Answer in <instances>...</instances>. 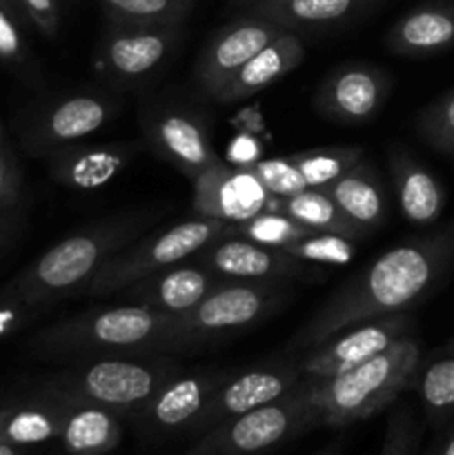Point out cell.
I'll list each match as a JSON object with an SVG mask.
<instances>
[{"mask_svg": "<svg viewBox=\"0 0 454 455\" xmlns=\"http://www.w3.org/2000/svg\"><path fill=\"white\" fill-rule=\"evenodd\" d=\"M454 274V218L430 234L396 244L356 271L294 333L288 349L310 351L336 333L412 311Z\"/></svg>", "mask_w": 454, "mask_h": 455, "instance_id": "obj_1", "label": "cell"}, {"mask_svg": "<svg viewBox=\"0 0 454 455\" xmlns=\"http://www.w3.org/2000/svg\"><path fill=\"white\" fill-rule=\"evenodd\" d=\"M158 216V209H138L74 231L20 271L4 293L9 300L29 311L47 309L56 302L85 293L98 271L116 253L141 238Z\"/></svg>", "mask_w": 454, "mask_h": 455, "instance_id": "obj_2", "label": "cell"}, {"mask_svg": "<svg viewBox=\"0 0 454 455\" xmlns=\"http://www.w3.org/2000/svg\"><path fill=\"white\" fill-rule=\"evenodd\" d=\"M31 351L56 363L147 358L178 354L172 315L141 305L93 307L49 324L31 338Z\"/></svg>", "mask_w": 454, "mask_h": 455, "instance_id": "obj_3", "label": "cell"}, {"mask_svg": "<svg viewBox=\"0 0 454 455\" xmlns=\"http://www.w3.org/2000/svg\"><path fill=\"white\" fill-rule=\"evenodd\" d=\"M418 363L421 345L409 333L350 371L312 380L310 398L319 425L343 429L381 413L412 387Z\"/></svg>", "mask_w": 454, "mask_h": 455, "instance_id": "obj_4", "label": "cell"}, {"mask_svg": "<svg viewBox=\"0 0 454 455\" xmlns=\"http://www.w3.org/2000/svg\"><path fill=\"white\" fill-rule=\"evenodd\" d=\"M182 369L160 358H98L67 364L43 389L71 404H93L134 420Z\"/></svg>", "mask_w": 454, "mask_h": 455, "instance_id": "obj_5", "label": "cell"}, {"mask_svg": "<svg viewBox=\"0 0 454 455\" xmlns=\"http://www.w3.org/2000/svg\"><path fill=\"white\" fill-rule=\"evenodd\" d=\"M225 235H234V222L212 220V218H191L165 231L141 235L98 271L92 284L85 289V296H116L145 275L190 260L200 249Z\"/></svg>", "mask_w": 454, "mask_h": 455, "instance_id": "obj_6", "label": "cell"}, {"mask_svg": "<svg viewBox=\"0 0 454 455\" xmlns=\"http://www.w3.org/2000/svg\"><path fill=\"white\" fill-rule=\"evenodd\" d=\"M310 391L312 380L303 378L283 398L230 418L199 435L185 455H256L316 429L320 425Z\"/></svg>", "mask_w": 454, "mask_h": 455, "instance_id": "obj_7", "label": "cell"}, {"mask_svg": "<svg viewBox=\"0 0 454 455\" xmlns=\"http://www.w3.org/2000/svg\"><path fill=\"white\" fill-rule=\"evenodd\" d=\"M292 300V291L276 283L225 280L199 305L172 315L178 351L194 349L227 333H239L270 318Z\"/></svg>", "mask_w": 454, "mask_h": 455, "instance_id": "obj_8", "label": "cell"}, {"mask_svg": "<svg viewBox=\"0 0 454 455\" xmlns=\"http://www.w3.org/2000/svg\"><path fill=\"white\" fill-rule=\"evenodd\" d=\"M185 25L105 22L93 49V69L120 92H136L156 78L176 53Z\"/></svg>", "mask_w": 454, "mask_h": 455, "instance_id": "obj_9", "label": "cell"}, {"mask_svg": "<svg viewBox=\"0 0 454 455\" xmlns=\"http://www.w3.org/2000/svg\"><path fill=\"white\" fill-rule=\"evenodd\" d=\"M141 132L147 149L196 180L223 163L212 145L207 116L181 100H151L141 111Z\"/></svg>", "mask_w": 454, "mask_h": 455, "instance_id": "obj_10", "label": "cell"}, {"mask_svg": "<svg viewBox=\"0 0 454 455\" xmlns=\"http://www.w3.org/2000/svg\"><path fill=\"white\" fill-rule=\"evenodd\" d=\"M120 100L102 89H76L49 100L25 133V145L34 154H52L61 147L92 138L116 118Z\"/></svg>", "mask_w": 454, "mask_h": 455, "instance_id": "obj_11", "label": "cell"}, {"mask_svg": "<svg viewBox=\"0 0 454 455\" xmlns=\"http://www.w3.org/2000/svg\"><path fill=\"white\" fill-rule=\"evenodd\" d=\"M231 371H196L174 376L132 420L145 443L194 435L200 416Z\"/></svg>", "mask_w": 454, "mask_h": 455, "instance_id": "obj_12", "label": "cell"}, {"mask_svg": "<svg viewBox=\"0 0 454 455\" xmlns=\"http://www.w3.org/2000/svg\"><path fill=\"white\" fill-rule=\"evenodd\" d=\"M283 31L267 18L243 12V16L221 27L200 49L194 62L196 87L214 100L216 93L234 78L236 71Z\"/></svg>", "mask_w": 454, "mask_h": 455, "instance_id": "obj_13", "label": "cell"}, {"mask_svg": "<svg viewBox=\"0 0 454 455\" xmlns=\"http://www.w3.org/2000/svg\"><path fill=\"white\" fill-rule=\"evenodd\" d=\"M409 333H414V318L409 311L354 324L307 351L305 358L301 360V373L310 380L338 376L374 358Z\"/></svg>", "mask_w": 454, "mask_h": 455, "instance_id": "obj_14", "label": "cell"}, {"mask_svg": "<svg viewBox=\"0 0 454 455\" xmlns=\"http://www.w3.org/2000/svg\"><path fill=\"white\" fill-rule=\"evenodd\" d=\"M392 80L369 62H343L334 67L314 93V109L336 124H365L383 109Z\"/></svg>", "mask_w": 454, "mask_h": 455, "instance_id": "obj_15", "label": "cell"}, {"mask_svg": "<svg viewBox=\"0 0 454 455\" xmlns=\"http://www.w3.org/2000/svg\"><path fill=\"white\" fill-rule=\"evenodd\" d=\"M191 260L221 278L239 280V283L288 284L292 280L312 275L314 271L310 262L289 256L283 249L267 247L240 235L218 238L216 243L200 249Z\"/></svg>", "mask_w": 454, "mask_h": 455, "instance_id": "obj_16", "label": "cell"}, {"mask_svg": "<svg viewBox=\"0 0 454 455\" xmlns=\"http://www.w3.org/2000/svg\"><path fill=\"white\" fill-rule=\"evenodd\" d=\"M303 380L301 363H276L263 364V367L247 369V371H231L230 378L218 387L214 398L209 400L207 409L196 425L194 435L207 434L209 429L218 427L230 418L247 413L252 409L270 404L283 398Z\"/></svg>", "mask_w": 454, "mask_h": 455, "instance_id": "obj_17", "label": "cell"}, {"mask_svg": "<svg viewBox=\"0 0 454 455\" xmlns=\"http://www.w3.org/2000/svg\"><path fill=\"white\" fill-rule=\"evenodd\" d=\"M272 196L247 164L230 167L223 160L191 180V212L196 218L243 222L270 209Z\"/></svg>", "mask_w": 454, "mask_h": 455, "instance_id": "obj_18", "label": "cell"}, {"mask_svg": "<svg viewBox=\"0 0 454 455\" xmlns=\"http://www.w3.org/2000/svg\"><path fill=\"white\" fill-rule=\"evenodd\" d=\"M223 283L225 278L205 269L203 265L190 258L181 265L145 275L116 296H120L129 305H141L147 309L160 311V314L174 315L199 305L207 293H212Z\"/></svg>", "mask_w": 454, "mask_h": 455, "instance_id": "obj_19", "label": "cell"}, {"mask_svg": "<svg viewBox=\"0 0 454 455\" xmlns=\"http://www.w3.org/2000/svg\"><path fill=\"white\" fill-rule=\"evenodd\" d=\"M142 149L141 142H74L49 156V176L78 191L101 189L127 169Z\"/></svg>", "mask_w": 454, "mask_h": 455, "instance_id": "obj_20", "label": "cell"}, {"mask_svg": "<svg viewBox=\"0 0 454 455\" xmlns=\"http://www.w3.org/2000/svg\"><path fill=\"white\" fill-rule=\"evenodd\" d=\"M390 53L427 58L454 47V0H427L405 12L385 34Z\"/></svg>", "mask_w": 454, "mask_h": 455, "instance_id": "obj_21", "label": "cell"}, {"mask_svg": "<svg viewBox=\"0 0 454 455\" xmlns=\"http://www.w3.org/2000/svg\"><path fill=\"white\" fill-rule=\"evenodd\" d=\"M381 0H256L240 12L272 20L294 34H316L350 25Z\"/></svg>", "mask_w": 454, "mask_h": 455, "instance_id": "obj_22", "label": "cell"}, {"mask_svg": "<svg viewBox=\"0 0 454 455\" xmlns=\"http://www.w3.org/2000/svg\"><path fill=\"white\" fill-rule=\"evenodd\" d=\"M305 58V44H303V36L294 34V31H283L279 38L272 40L265 49L256 53L252 60L245 62L234 78L216 93L214 102L218 105H236L240 100L256 96L258 92L274 84L276 80L285 78L298 69Z\"/></svg>", "mask_w": 454, "mask_h": 455, "instance_id": "obj_23", "label": "cell"}, {"mask_svg": "<svg viewBox=\"0 0 454 455\" xmlns=\"http://www.w3.org/2000/svg\"><path fill=\"white\" fill-rule=\"evenodd\" d=\"M387 164L405 220L417 227L434 225L448 200L443 185L403 147H394L390 151Z\"/></svg>", "mask_w": 454, "mask_h": 455, "instance_id": "obj_24", "label": "cell"}, {"mask_svg": "<svg viewBox=\"0 0 454 455\" xmlns=\"http://www.w3.org/2000/svg\"><path fill=\"white\" fill-rule=\"evenodd\" d=\"M329 198L334 200L343 216L354 222L361 231L369 235L377 231L387 218V194L383 187L381 176L377 169L361 158L354 167L332 180L329 185L320 187Z\"/></svg>", "mask_w": 454, "mask_h": 455, "instance_id": "obj_25", "label": "cell"}, {"mask_svg": "<svg viewBox=\"0 0 454 455\" xmlns=\"http://www.w3.org/2000/svg\"><path fill=\"white\" fill-rule=\"evenodd\" d=\"M69 403L40 389L29 403L0 409V443L31 447L58 440Z\"/></svg>", "mask_w": 454, "mask_h": 455, "instance_id": "obj_26", "label": "cell"}, {"mask_svg": "<svg viewBox=\"0 0 454 455\" xmlns=\"http://www.w3.org/2000/svg\"><path fill=\"white\" fill-rule=\"evenodd\" d=\"M123 418L93 404H71L58 440L69 455H105L123 440Z\"/></svg>", "mask_w": 454, "mask_h": 455, "instance_id": "obj_27", "label": "cell"}, {"mask_svg": "<svg viewBox=\"0 0 454 455\" xmlns=\"http://www.w3.org/2000/svg\"><path fill=\"white\" fill-rule=\"evenodd\" d=\"M412 389L432 425H443L454 416V340L418 363Z\"/></svg>", "mask_w": 454, "mask_h": 455, "instance_id": "obj_28", "label": "cell"}, {"mask_svg": "<svg viewBox=\"0 0 454 455\" xmlns=\"http://www.w3.org/2000/svg\"><path fill=\"white\" fill-rule=\"evenodd\" d=\"M270 209L285 213L314 231H328V234L345 235L352 240H361L368 235L343 216L341 209L323 189H314V187L303 189L301 194L289 196V198H272Z\"/></svg>", "mask_w": 454, "mask_h": 455, "instance_id": "obj_29", "label": "cell"}, {"mask_svg": "<svg viewBox=\"0 0 454 455\" xmlns=\"http://www.w3.org/2000/svg\"><path fill=\"white\" fill-rule=\"evenodd\" d=\"M105 22L123 25H185L194 0H98Z\"/></svg>", "mask_w": 454, "mask_h": 455, "instance_id": "obj_30", "label": "cell"}, {"mask_svg": "<svg viewBox=\"0 0 454 455\" xmlns=\"http://www.w3.org/2000/svg\"><path fill=\"white\" fill-rule=\"evenodd\" d=\"M288 156L296 172L301 173L307 189L310 187L320 189L354 167L363 158L365 151L361 147H319V149H305Z\"/></svg>", "mask_w": 454, "mask_h": 455, "instance_id": "obj_31", "label": "cell"}, {"mask_svg": "<svg viewBox=\"0 0 454 455\" xmlns=\"http://www.w3.org/2000/svg\"><path fill=\"white\" fill-rule=\"evenodd\" d=\"M312 231L314 229L301 225V222L285 216V213L274 212V209H265V212L256 213L249 220L234 222V235H240V238L254 240V243H261L276 249L289 247L296 240L310 235Z\"/></svg>", "mask_w": 454, "mask_h": 455, "instance_id": "obj_32", "label": "cell"}, {"mask_svg": "<svg viewBox=\"0 0 454 455\" xmlns=\"http://www.w3.org/2000/svg\"><path fill=\"white\" fill-rule=\"evenodd\" d=\"M414 129L427 147L454 156V89L423 107L414 118Z\"/></svg>", "mask_w": 454, "mask_h": 455, "instance_id": "obj_33", "label": "cell"}, {"mask_svg": "<svg viewBox=\"0 0 454 455\" xmlns=\"http://www.w3.org/2000/svg\"><path fill=\"white\" fill-rule=\"evenodd\" d=\"M356 243L359 240L345 238V235L312 231L310 235L296 240L283 251L294 258H301L310 265H347L356 256Z\"/></svg>", "mask_w": 454, "mask_h": 455, "instance_id": "obj_34", "label": "cell"}, {"mask_svg": "<svg viewBox=\"0 0 454 455\" xmlns=\"http://www.w3.org/2000/svg\"><path fill=\"white\" fill-rule=\"evenodd\" d=\"M247 167L258 178V182L265 187L272 198H289V196H296L303 189H307L289 156L254 160Z\"/></svg>", "mask_w": 454, "mask_h": 455, "instance_id": "obj_35", "label": "cell"}, {"mask_svg": "<svg viewBox=\"0 0 454 455\" xmlns=\"http://www.w3.org/2000/svg\"><path fill=\"white\" fill-rule=\"evenodd\" d=\"M22 16L45 36L56 38L61 29V3L58 0H18Z\"/></svg>", "mask_w": 454, "mask_h": 455, "instance_id": "obj_36", "label": "cell"}, {"mask_svg": "<svg viewBox=\"0 0 454 455\" xmlns=\"http://www.w3.org/2000/svg\"><path fill=\"white\" fill-rule=\"evenodd\" d=\"M22 176L16 160L0 149V213H9L16 209L18 198H20Z\"/></svg>", "mask_w": 454, "mask_h": 455, "instance_id": "obj_37", "label": "cell"}, {"mask_svg": "<svg viewBox=\"0 0 454 455\" xmlns=\"http://www.w3.org/2000/svg\"><path fill=\"white\" fill-rule=\"evenodd\" d=\"M25 58V43H22L18 18L0 3V60L20 62Z\"/></svg>", "mask_w": 454, "mask_h": 455, "instance_id": "obj_38", "label": "cell"}, {"mask_svg": "<svg viewBox=\"0 0 454 455\" xmlns=\"http://www.w3.org/2000/svg\"><path fill=\"white\" fill-rule=\"evenodd\" d=\"M412 444V420H409L408 411H396L394 416H392L390 429H387L385 434V443H383L381 455H409Z\"/></svg>", "mask_w": 454, "mask_h": 455, "instance_id": "obj_39", "label": "cell"}, {"mask_svg": "<svg viewBox=\"0 0 454 455\" xmlns=\"http://www.w3.org/2000/svg\"><path fill=\"white\" fill-rule=\"evenodd\" d=\"M22 231V218L18 213H0V256L16 243L18 234Z\"/></svg>", "mask_w": 454, "mask_h": 455, "instance_id": "obj_40", "label": "cell"}, {"mask_svg": "<svg viewBox=\"0 0 454 455\" xmlns=\"http://www.w3.org/2000/svg\"><path fill=\"white\" fill-rule=\"evenodd\" d=\"M343 447H345V440H334V443L325 444L323 449H319V451L312 455H341Z\"/></svg>", "mask_w": 454, "mask_h": 455, "instance_id": "obj_41", "label": "cell"}, {"mask_svg": "<svg viewBox=\"0 0 454 455\" xmlns=\"http://www.w3.org/2000/svg\"><path fill=\"white\" fill-rule=\"evenodd\" d=\"M441 455H454V425L452 429L448 431V435H445V443L443 447H441Z\"/></svg>", "mask_w": 454, "mask_h": 455, "instance_id": "obj_42", "label": "cell"}, {"mask_svg": "<svg viewBox=\"0 0 454 455\" xmlns=\"http://www.w3.org/2000/svg\"><path fill=\"white\" fill-rule=\"evenodd\" d=\"M0 455H22V453H20V447H16V444L0 443Z\"/></svg>", "mask_w": 454, "mask_h": 455, "instance_id": "obj_43", "label": "cell"}, {"mask_svg": "<svg viewBox=\"0 0 454 455\" xmlns=\"http://www.w3.org/2000/svg\"><path fill=\"white\" fill-rule=\"evenodd\" d=\"M0 3H3L4 7H7L9 12H12L13 16H16V18H25V16H22L20 7H18V4H16V0H0Z\"/></svg>", "mask_w": 454, "mask_h": 455, "instance_id": "obj_44", "label": "cell"}, {"mask_svg": "<svg viewBox=\"0 0 454 455\" xmlns=\"http://www.w3.org/2000/svg\"><path fill=\"white\" fill-rule=\"evenodd\" d=\"M249 3H256V0H231V4H234V7H239V9H243L245 4H249Z\"/></svg>", "mask_w": 454, "mask_h": 455, "instance_id": "obj_45", "label": "cell"}, {"mask_svg": "<svg viewBox=\"0 0 454 455\" xmlns=\"http://www.w3.org/2000/svg\"><path fill=\"white\" fill-rule=\"evenodd\" d=\"M16 4H18V0H16Z\"/></svg>", "mask_w": 454, "mask_h": 455, "instance_id": "obj_46", "label": "cell"}]
</instances>
